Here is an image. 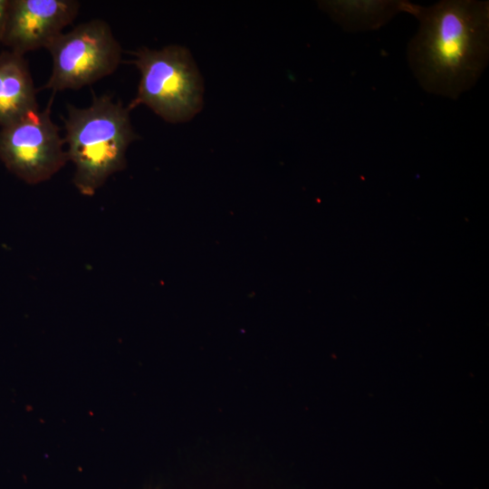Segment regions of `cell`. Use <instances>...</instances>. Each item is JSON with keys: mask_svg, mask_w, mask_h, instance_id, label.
Wrapping results in <instances>:
<instances>
[{"mask_svg": "<svg viewBox=\"0 0 489 489\" xmlns=\"http://www.w3.org/2000/svg\"><path fill=\"white\" fill-rule=\"evenodd\" d=\"M402 12L419 22L408 45L419 85L453 100L470 90L488 63V1L443 0L427 7L404 1Z\"/></svg>", "mask_w": 489, "mask_h": 489, "instance_id": "6da1fadb", "label": "cell"}, {"mask_svg": "<svg viewBox=\"0 0 489 489\" xmlns=\"http://www.w3.org/2000/svg\"><path fill=\"white\" fill-rule=\"evenodd\" d=\"M63 138L68 160L75 167L73 183L92 196L114 173L126 167V152L138 136L128 107L109 95L94 96L85 108L67 106Z\"/></svg>", "mask_w": 489, "mask_h": 489, "instance_id": "7a4b0ae2", "label": "cell"}, {"mask_svg": "<svg viewBox=\"0 0 489 489\" xmlns=\"http://www.w3.org/2000/svg\"><path fill=\"white\" fill-rule=\"evenodd\" d=\"M132 63L140 72L130 111L146 105L171 123L191 120L202 109L203 82L187 49L178 45L160 50L146 47L134 53Z\"/></svg>", "mask_w": 489, "mask_h": 489, "instance_id": "3957f363", "label": "cell"}, {"mask_svg": "<svg viewBox=\"0 0 489 489\" xmlns=\"http://www.w3.org/2000/svg\"><path fill=\"white\" fill-rule=\"evenodd\" d=\"M46 49L52 73L42 89L79 90L112 73L121 61V47L101 19L81 24L59 34Z\"/></svg>", "mask_w": 489, "mask_h": 489, "instance_id": "277c9868", "label": "cell"}, {"mask_svg": "<svg viewBox=\"0 0 489 489\" xmlns=\"http://www.w3.org/2000/svg\"><path fill=\"white\" fill-rule=\"evenodd\" d=\"M51 104L0 129V160L27 184L51 178L68 161L60 130L51 119Z\"/></svg>", "mask_w": 489, "mask_h": 489, "instance_id": "5b68a950", "label": "cell"}, {"mask_svg": "<svg viewBox=\"0 0 489 489\" xmlns=\"http://www.w3.org/2000/svg\"><path fill=\"white\" fill-rule=\"evenodd\" d=\"M75 0H10L2 43L24 55L46 48L76 17Z\"/></svg>", "mask_w": 489, "mask_h": 489, "instance_id": "8992f818", "label": "cell"}, {"mask_svg": "<svg viewBox=\"0 0 489 489\" xmlns=\"http://www.w3.org/2000/svg\"><path fill=\"white\" fill-rule=\"evenodd\" d=\"M36 110L35 89L24 55L0 53V127Z\"/></svg>", "mask_w": 489, "mask_h": 489, "instance_id": "52a82bcc", "label": "cell"}, {"mask_svg": "<svg viewBox=\"0 0 489 489\" xmlns=\"http://www.w3.org/2000/svg\"><path fill=\"white\" fill-rule=\"evenodd\" d=\"M404 1H324L321 8L347 32L376 30L402 12Z\"/></svg>", "mask_w": 489, "mask_h": 489, "instance_id": "ba28073f", "label": "cell"}, {"mask_svg": "<svg viewBox=\"0 0 489 489\" xmlns=\"http://www.w3.org/2000/svg\"><path fill=\"white\" fill-rule=\"evenodd\" d=\"M10 0H0V42L2 43L8 16Z\"/></svg>", "mask_w": 489, "mask_h": 489, "instance_id": "9c48e42d", "label": "cell"}]
</instances>
